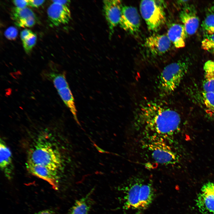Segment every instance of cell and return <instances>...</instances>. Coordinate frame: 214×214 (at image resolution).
<instances>
[{"label": "cell", "mask_w": 214, "mask_h": 214, "mask_svg": "<svg viewBox=\"0 0 214 214\" xmlns=\"http://www.w3.org/2000/svg\"><path fill=\"white\" fill-rule=\"evenodd\" d=\"M135 120L137 125L147 132V135L166 141L178 131L181 122L176 111L166 104L155 100L140 105Z\"/></svg>", "instance_id": "1"}, {"label": "cell", "mask_w": 214, "mask_h": 214, "mask_svg": "<svg viewBox=\"0 0 214 214\" xmlns=\"http://www.w3.org/2000/svg\"><path fill=\"white\" fill-rule=\"evenodd\" d=\"M188 62L180 60L166 66L160 74L158 87L162 95H168L178 86L187 73Z\"/></svg>", "instance_id": "2"}, {"label": "cell", "mask_w": 214, "mask_h": 214, "mask_svg": "<svg viewBox=\"0 0 214 214\" xmlns=\"http://www.w3.org/2000/svg\"><path fill=\"white\" fill-rule=\"evenodd\" d=\"M27 162L42 165L59 171L62 159L59 150L47 142H40L30 150Z\"/></svg>", "instance_id": "3"}, {"label": "cell", "mask_w": 214, "mask_h": 214, "mask_svg": "<svg viewBox=\"0 0 214 214\" xmlns=\"http://www.w3.org/2000/svg\"><path fill=\"white\" fill-rule=\"evenodd\" d=\"M147 136V140L144 143V147L147 150L154 162L163 165L173 164L178 162L177 155L166 140L154 136Z\"/></svg>", "instance_id": "4"}, {"label": "cell", "mask_w": 214, "mask_h": 214, "mask_svg": "<svg viewBox=\"0 0 214 214\" xmlns=\"http://www.w3.org/2000/svg\"><path fill=\"white\" fill-rule=\"evenodd\" d=\"M165 6L161 0H142L140 4L141 15L148 29L157 32L166 22Z\"/></svg>", "instance_id": "5"}, {"label": "cell", "mask_w": 214, "mask_h": 214, "mask_svg": "<svg viewBox=\"0 0 214 214\" xmlns=\"http://www.w3.org/2000/svg\"><path fill=\"white\" fill-rule=\"evenodd\" d=\"M140 22V16L136 8L130 6H123L119 23L121 28L134 34L139 32Z\"/></svg>", "instance_id": "6"}, {"label": "cell", "mask_w": 214, "mask_h": 214, "mask_svg": "<svg viewBox=\"0 0 214 214\" xmlns=\"http://www.w3.org/2000/svg\"><path fill=\"white\" fill-rule=\"evenodd\" d=\"M196 203L202 214H214V183L208 182L202 186Z\"/></svg>", "instance_id": "7"}, {"label": "cell", "mask_w": 214, "mask_h": 214, "mask_svg": "<svg viewBox=\"0 0 214 214\" xmlns=\"http://www.w3.org/2000/svg\"><path fill=\"white\" fill-rule=\"evenodd\" d=\"M103 8L105 17L109 29V37L113 34L114 29L119 23L123 6L119 0H105L103 1Z\"/></svg>", "instance_id": "8"}, {"label": "cell", "mask_w": 214, "mask_h": 214, "mask_svg": "<svg viewBox=\"0 0 214 214\" xmlns=\"http://www.w3.org/2000/svg\"><path fill=\"white\" fill-rule=\"evenodd\" d=\"M26 168L32 175L48 182L55 190L59 188V171L47 166L27 162Z\"/></svg>", "instance_id": "9"}, {"label": "cell", "mask_w": 214, "mask_h": 214, "mask_svg": "<svg viewBox=\"0 0 214 214\" xmlns=\"http://www.w3.org/2000/svg\"><path fill=\"white\" fill-rule=\"evenodd\" d=\"M47 13L50 26H56L68 23L71 19L68 6L53 3L48 7Z\"/></svg>", "instance_id": "10"}, {"label": "cell", "mask_w": 214, "mask_h": 214, "mask_svg": "<svg viewBox=\"0 0 214 214\" xmlns=\"http://www.w3.org/2000/svg\"><path fill=\"white\" fill-rule=\"evenodd\" d=\"M180 18L188 35H191L197 31L199 20L195 7L192 5L184 7L180 13Z\"/></svg>", "instance_id": "11"}, {"label": "cell", "mask_w": 214, "mask_h": 214, "mask_svg": "<svg viewBox=\"0 0 214 214\" xmlns=\"http://www.w3.org/2000/svg\"><path fill=\"white\" fill-rule=\"evenodd\" d=\"M171 43L167 35L154 34L146 39L145 45L153 55L160 56L169 50Z\"/></svg>", "instance_id": "12"}, {"label": "cell", "mask_w": 214, "mask_h": 214, "mask_svg": "<svg viewBox=\"0 0 214 214\" xmlns=\"http://www.w3.org/2000/svg\"><path fill=\"white\" fill-rule=\"evenodd\" d=\"M10 15L15 24L19 27H31L36 23L35 14L31 9L27 7L23 9L13 7L11 10Z\"/></svg>", "instance_id": "13"}, {"label": "cell", "mask_w": 214, "mask_h": 214, "mask_svg": "<svg viewBox=\"0 0 214 214\" xmlns=\"http://www.w3.org/2000/svg\"><path fill=\"white\" fill-rule=\"evenodd\" d=\"M143 180L139 178H135L128 186L125 197L124 208L125 209L139 208L140 190Z\"/></svg>", "instance_id": "14"}, {"label": "cell", "mask_w": 214, "mask_h": 214, "mask_svg": "<svg viewBox=\"0 0 214 214\" xmlns=\"http://www.w3.org/2000/svg\"><path fill=\"white\" fill-rule=\"evenodd\" d=\"M0 167L1 169L8 179L12 176L14 166L11 152L3 139L0 142Z\"/></svg>", "instance_id": "15"}, {"label": "cell", "mask_w": 214, "mask_h": 214, "mask_svg": "<svg viewBox=\"0 0 214 214\" xmlns=\"http://www.w3.org/2000/svg\"><path fill=\"white\" fill-rule=\"evenodd\" d=\"M167 35L176 48H182L185 46V39L188 35L182 24H171L168 30Z\"/></svg>", "instance_id": "16"}, {"label": "cell", "mask_w": 214, "mask_h": 214, "mask_svg": "<svg viewBox=\"0 0 214 214\" xmlns=\"http://www.w3.org/2000/svg\"><path fill=\"white\" fill-rule=\"evenodd\" d=\"M94 191L93 188L86 196L76 200L67 214H89L94 203L91 197Z\"/></svg>", "instance_id": "17"}, {"label": "cell", "mask_w": 214, "mask_h": 214, "mask_svg": "<svg viewBox=\"0 0 214 214\" xmlns=\"http://www.w3.org/2000/svg\"><path fill=\"white\" fill-rule=\"evenodd\" d=\"M154 193L152 184L149 182L143 181L141 187L139 195V208L145 209L152 202Z\"/></svg>", "instance_id": "18"}, {"label": "cell", "mask_w": 214, "mask_h": 214, "mask_svg": "<svg viewBox=\"0 0 214 214\" xmlns=\"http://www.w3.org/2000/svg\"><path fill=\"white\" fill-rule=\"evenodd\" d=\"M204 91L214 92V62L211 60L207 62L204 64Z\"/></svg>", "instance_id": "19"}, {"label": "cell", "mask_w": 214, "mask_h": 214, "mask_svg": "<svg viewBox=\"0 0 214 214\" xmlns=\"http://www.w3.org/2000/svg\"><path fill=\"white\" fill-rule=\"evenodd\" d=\"M62 100L69 108L76 121L79 123L77 118V111L74 99L69 86L57 91Z\"/></svg>", "instance_id": "20"}, {"label": "cell", "mask_w": 214, "mask_h": 214, "mask_svg": "<svg viewBox=\"0 0 214 214\" xmlns=\"http://www.w3.org/2000/svg\"><path fill=\"white\" fill-rule=\"evenodd\" d=\"M202 100L207 114L210 118L214 119V92L203 91Z\"/></svg>", "instance_id": "21"}, {"label": "cell", "mask_w": 214, "mask_h": 214, "mask_svg": "<svg viewBox=\"0 0 214 214\" xmlns=\"http://www.w3.org/2000/svg\"><path fill=\"white\" fill-rule=\"evenodd\" d=\"M57 90L69 86L64 73H52L50 75Z\"/></svg>", "instance_id": "22"}, {"label": "cell", "mask_w": 214, "mask_h": 214, "mask_svg": "<svg viewBox=\"0 0 214 214\" xmlns=\"http://www.w3.org/2000/svg\"><path fill=\"white\" fill-rule=\"evenodd\" d=\"M206 34L214 33V13L210 12L205 18L202 24Z\"/></svg>", "instance_id": "23"}, {"label": "cell", "mask_w": 214, "mask_h": 214, "mask_svg": "<svg viewBox=\"0 0 214 214\" xmlns=\"http://www.w3.org/2000/svg\"><path fill=\"white\" fill-rule=\"evenodd\" d=\"M202 47L204 50L214 53V33L206 34L202 41Z\"/></svg>", "instance_id": "24"}, {"label": "cell", "mask_w": 214, "mask_h": 214, "mask_svg": "<svg viewBox=\"0 0 214 214\" xmlns=\"http://www.w3.org/2000/svg\"><path fill=\"white\" fill-rule=\"evenodd\" d=\"M36 35L33 33L30 36L23 41L22 43L24 51L27 54L30 53L35 45L37 41Z\"/></svg>", "instance_id": "25"}, {"label": "cell", "mask_w": 214, "mask_h": 214, "mask_svg": "<svg viewBox=\"0 0 214 214\" xmlns=\"http://www.w3.org/2000/svg\"><path fill=\"white\" fill-rule=\"evenodd\" d=\"M18 30L13 26H10L6 29L4 32L5 37L10 40H14L18 34Z\"/></svg>", "instance_id": "26"}, {"label": "cell", "mask_w": 214, "mask_h": 214, "mask_svg": "<svg viewBox=\"0 0 214 214\" xmlns=\"http://www.w3.org/2000/svg\"><path fill=\"white\" fill-rule=\"evenodd\" d=\"M12 2L15 7L19 9L26 8L28 5V0H13Z\"/></svg>", "instance_id": "27"}, {"label": "cell", "mask_w": 214, "mask_h": 214, "mask_svg": "<svg viewBox=\"0 0 214 214\" xmlns=\"http://www.w3.org/2000/svg\"><path fill=\"white\" fill-rule=\"evenodd\" d=\"M45 1V0H28V6L33 7H38Z\"/></svg>", "instance_id": "28"}, {"label": "cell", "mask_w": 214, "mask_h": 214, "mask_svg": "<svg viewBox=\"0 0 214 214\" xmlns=\"http://www.w3.org/2000/svg\"><path fill=\"white\" fill-rule=\"evenodd\" d=\"M33 33L30 30L25 29L22 31L20 33V37L22 41L31 35Z\"/></svg>", "instance_id": "29"}, {"label": "cell", "mask_w": 214, "mask_h": 214, "mask_svg": "<svg viewBox=\"0 0 214 214\" xmlns=\"http://www.w3.org/2000/svg\"><path fill=\"white\" fill-rule=\"evenodd\" d=\"M52 1L54 3L65 5L68 7L69 6L70 3V0H53Z\"/></svg>", "instance_id": "30"}, {"label": "cell", "mask_w": 214, "mask_h": 214, "mask_svg": "<svg viewBox=\"0 0 214 214\" xmlns=\"http://www.w3.org/2000/svg\"><path fill=\"white\" fill-rule=\"evenodd\" d=\"M35 214H55L52 210L50 209L43 210L38 212Z\"/></svg>", "instance_id": "31"}, {"label": "cell", "mask_w": 214, "mask_h": 214, "mask_svg": "<svg viewBox=\"0 0 214 214\" xmlns=\"http://www.w3.org/2000/svg\"><path fill=\"white\" fill-rule=\"evenodd\" d=\"M210 12L214 13V6L211 7L210 9Z\"/></svg>", "instance_id": "32"}]
</instances>
